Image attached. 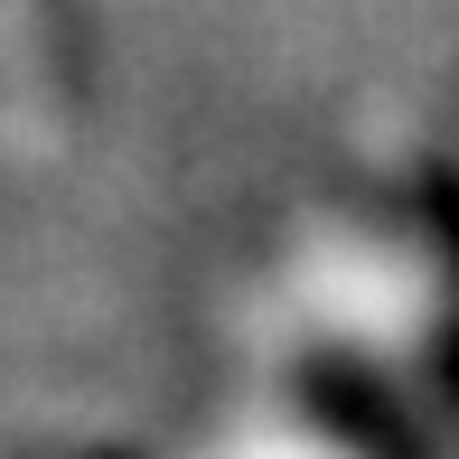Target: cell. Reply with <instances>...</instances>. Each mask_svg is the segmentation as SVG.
<instances>
[{
    "label": "cell",
    "instance_id": "1",
    "mask_svg": "<svg viewBox=\"0 0 459 459\" xmlns=\"http://www.w3.org/2000/svg\"><path fill=\"white\" fill-rule=\"evenodd\" d=\"M0 141L29 160H48V141H56V85H48V48H38L29 0H0Z\"/></svg>",
    "mask_w": 459,
    "mask_h": 459
}]
</instances>
